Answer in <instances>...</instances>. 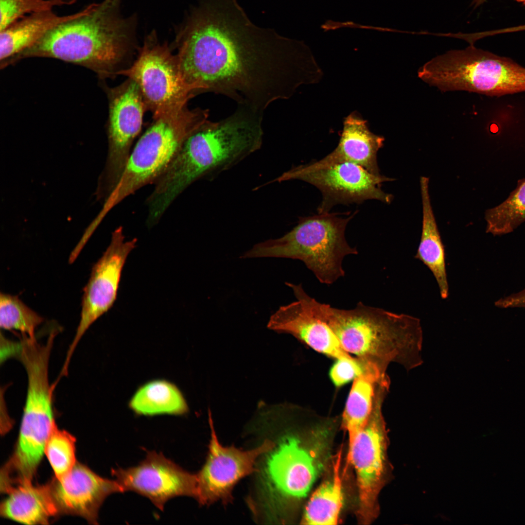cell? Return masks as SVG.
Listing matches in <instances>:
<instances>
[{
  "mask_svg": "<svg viewBox=\"0 0 525 525\" xmlns=\"http://www.w3.org/2000/svg\"><path fill=\"white\" fill-rule=\"evenodd\" d=\"M175 42L181 73L195 94H223L261 115L322 76L307 46L256 25L236 0H199Z\"/></svg>",
  "mask_w": 525,
  "mask_h": 525,
  "instance_id": "1",
  "label": "cell"
},
{
  "mask_svg": "<svg viewBox=\"0 0 525 525\" xmlns=\"http://www.w3.org/2000/svg\"><path fill=\"white\" fill-rule=\"evenodd\" d=\"M262 116L243 107L219 122L206 121L185 140L150 195L166 210L189 185L204 175L223 171L258 150L262 142Z\"/></svg>",
  "mask_w": 525,
  "mask_h": 525,
  "instance_id": "2",
  "label": "cell"
},
{
  "mask_svg": "<svg viewBox=\"0 0 525 525\" xmlns=\"http://www.w3.org/2000/svg\"><path fill=\"white\" fill-rule=\"evenodd\" d=\"M314 306L343 349L354 354L364 369L370 367L384 375L391 363L399 364L407 371L423 363L419 319L362 302L349 310L336 308L316 299Z\"/></svg>",
  "mask_w": 525,
  "mask_h": 525,
  "instance_id": "3",
  "label": "cell"
},
{
  "mask_svg": "<svg viewBox=\"0 0 525 525\" xmlns=\"http://www.w3.org/2000/svg\"><path fill=\"white\" fill-rule=\"evenodd\" d=\"M122 0H103L89 12L47 32L16 59L46 57L79 64L101 76L117 74L134 44L135 20L121 16Z\"/></svg>",
  "mask_w": 525,
  "mask_h": 525,
  "instance_id": "4",
  "label": "cell"
},
{
  "mask_svg": "<svg viewBox=\"0 0 525 525\" xmlns=\"http://www.w3.org/2000/svg\"><path fill=\"white\" fill-rule=\"evenodd\" d=\"M354 214L344 218L327 212L300 218L297 225L283 236L259 243L240 258L298 260L321 283L331 285L345 276L344 258L358 254L345 236L347 225Z\"/></svg>",
  "mask_w": 525,
  "mask_h": 525,
  "instance_id": "5",
  "label": "cell"
},
{
  "mask_svg": "<svg viewBox=\"0 0 525 525\" xmlns=\"http://www.w3.org/2000/svg\"><path fill=\"white\" fill-rule=\"evenodd\" d=\"M420 76L444 92L464 90L499 97L525 91V67L473 44L432 58L421 67Z\"/></svg>",
  "mask_w": 525,
  "mask_h": 525,
  "instance_id": "6",
  "label": "cell"
},
{
  "mask_svg": "<svg viewBox=\"0 0 525 525\" xmlns=\"http://www.w3.org/2000/svg\"><path fill=\"white\" fill-rule=\"evenodd\" d=\"M209 111L187 107L154 119L132 152L116 187L104 202L108 211L141 187L154 183L187 137L208 120Z\"/></svg>",
  "mask_w": 525,
  "mask_h": 525,
  "instance_id": "7",
  "label": "cell"
},
{
  "mask_svg": "<svg viewBox=\"0 0 525 525\" xmlns=\"http://www.w3.org/2000/svg\"><path fill=\"white\" fill-rule=\"evenodd\" d=\"M117 74L137 84L154 119L182 110L195 94L183 78L176 55L167 43H158L155 34L146 39L132 65Z\"/></svg>",
  "mask_w": 525,
  "mask_h": 525,
  "instance_id": "8",
  "label": "cell"
},
{
  "mask_svg": "<svg viewBox=\"0 0 525 525\" xmlns=\"http://www.w3.org/2000/svg\"><path fill=\"white\" fill-rule=\"evenodd\" d=\"M290 180H302L320 191L322 198L317 208L318 213L330 212L337 204H360L370 199L390 204L393 198L381 189L383 182L392 181L393 178L373 175L350 162L318 168L301 164L284 172L274 181L282 182Z\"/></svg>",
  "mask_w": 525,
  "mask_h": 525,
  "instance_id": "9",
  "label": "cell"
},
{
  "mask_svg": "<svg viewBox=\"0 0 525 525\" xmlns=\"http://www.w3.org/2000/svg\"><path fill=\"white\" fill-rule=\"evenodd\" d=\"M108 97V155L97 191L103 198L109 196L121 178L147 109L138 86L130 78L110 89Z\"/></svg>",
  "mask_w": 525,
  "mask_h": 525,
  "instance_id": "10",
  "label": "cell"
},
{
  "mask_svg": "<svg viewBox=\"0 0 525 525\" xmlns=\"http://www.w3.org/2000/svg\"><path fill=\"white\" fill-rule=\"evenodd\" d=\"M389 387L379 385L368 422L349 449L348 460L355 469L359 511L366 521L375 514L377 498L385 468L386 433L382 413L384 401Z\"/></svg>",
  "mask_w": 525,
  "mask_h": 525,
  "instance_id": "11",
  "label": "cell"
},
{
  "mask_svg": "<svg viewBox=\"0 0 525 525\" xmlns=\"http://www.w3.org/2000/svg\"><path fill=\"white\" fill-rule=\"evenodd\" d=\"M137 242L136 238L125 241L122 227L112 233L109 245L93 266L84 288L81 318L67 353L66 363H70L75 348L88 328L112 307L117 298L123 266Z\"/></svg>",
  "mask_w": 525,
  "mask_h": 525,
  "instance_id": "12",
  "label": "cell"
},
{
  "mask_svg": "<svg viewBox=\"0 0 525 525\" xmlns=\"http://www.w3.org/2000/svg\"><path fill=\"white\" fill-rule=\"evenodd\" d=\"M208 414L211 431L209 450L204 465L196 474V500L203 505L229 500L235 485L254 471L257 459L275 448V444L269 440L248 451L223 446L217 438L210 409Z\"/></svg>",
  "mask_w": 525,
  "mask_h": 525,
  "instance_id": "13",
  "label": "cell"
},
{
  "mask_svg": "<svg viewBox=\"0 0 525 525\" xmlns=\"http://www.w3.org/2000/svg\"><path fill=\"white\" fill-rule=\"evenodd\" d=\"M112 474L123 492L134 491L148 498L158 509L178 496H197L196 474H192L156 451H149L138 465L113 469Z\"/></svg>",
  "mask_w": 525,
  "mask_h": 525,
  "instance_id": "14",
  "label": "cell"
},
{
  "mask_svg": "<svg viewBox=\"0 0 525 525\" xmlns=\"http://www.w3.org/2000/svg\"><path fill=\"white\" fill-rule=\"evenodd\" d=\"M297 300L280 306L270 317L267 327L279 333H288L330 357L359 363L343 349L333 332L319 316L301 284L286 282Z\"/></svg>",
  "mask_w": 525,
  "mask_h": 525,
  "instance_id": "15",
  "label": "cell"
},
{
  "mask_svg": "<svg viewBox=\"0 0 525 525\" xmlns=\"http://www.w3.org/2000/svg\"><path fill=\"white\" fill-rule=\"evenodd\" d=\"M49 483L59 514L78 515L91 524H97L99 509L107 496L123 492L115 479L102 477L78 462Z\"/></svg>",
  "mask_w": 525,
  "mask_h": 525,
  "instance_id": "16",
  "label": "cell"
},
{
  "mask_svg": "<svg viewBox=\"0 0 525 525\" xmlns=\"http://www.w3.org/2000/svg\"><path fill=\"white\" fill-rule=\"evenodd\" d=\"M266 472L276 491L295 498L306 495L317 474L311 454L291 436L284 438L269 456Z\"/></svg>",
  "mask_w": 525,
  "mask_h": 525,
  "instance_id": "17",
  "label": "cell"
},
{
  "mask_svg": "<svg viewBox=\"0 0 525 525\" xmlns=\"http://www.w3.org/2000/svg\"><path fill=\"white\" fill-rule=\"evenodd\" d=\"M384 140L383 137L370 131L367 121L359 113L353 112L344 119L340 138L334 150L323 158L308 164L318 168L350 162L379 175L377 153L383 146Z\"/></svg>",
  "mask_w": 525,
  "mask_h": 525,
  "instance_id": "18",
  "label": "cell"
},
{
  "mask_svg": "<svg viewBox=\"0 0 525 525\" xmlns=\"http://www.w3.org/2000/svg\"><path fill=\"white\" fill-rule=\"evenodd\" d=\"M92 3L74 13L59 16L52 10L35 12L14 22L0 31V59L1 63L13 59L29 49L47 32L67 20L90 11Z\"/></svg>",
  "mask_w": 525,
  "mask_h": 525,
  "instance_id": "19",
  "label": "cell"
},
{
  "mask_svg": "<svg viewBox=\"0 0 525 525\" xmlns=\"http://www.w3.org/2000/svg\"><path fill=\"white\" fill-rule=\"evenodd\" d=\"M0 505L4 518L26 525L48 524L59 514L50 483L34 486L32 482L15 486L7 492Z\"/></svg>",
  "mask_w": 525,
  "mask_h": 525,
  "instance_id": "20",
  "label": "cell"
},
{
  "mask_svg": "<svg viewBox=\"0 0 525 525\" xmlns=\"http://www.w3.org/2000/svg\"><path fill=\"white\" fill-rule=\"evenodd\" d=\"M422 203V225L421 239L415 258L421 261L433 274L438 286L441 297L448 296L449 286L445 266L443 244L431 204L429 178H420Z\"/></svg>",
  "mask_w": 525,
  "mask_h": 525,
  "instance_id": "21",
  "label": "cell"
},
{
  "mask_svg": "<svg viewBox=\"0 0 525 525\" xmlns=\"http://www.w3.org/2000/svg\"><path fill=\"white\" fill-rule=\"evenodd\" d=\"M128 405L129 409L139 416H181L189 410L180 389L173 383L165 379L151 380L140 386Z\"/></svg>",
  "mask_w": 525,
  "mask_h": 525,
  "instance_id": "22",
  "label": "cell"
},
{
  "mask_svg": "<svg viewBox=\"0 0 525 525\" xmlns=\"http://www.w3.org/2000/svg\"><path fill=\"white\" fill-rule=\"evenodd\" d=\"M386 376L369 368L364 370L354 379L342 417L343 425L348 433L349 449L368 422L377 384Z\"/></svg>",
  "mask_w": 525,
  "mask_h": 525,
  "instance_id": "23",
  "label": "cell"
},
{
  "mask_svg": "<svg viewBox=\"0 0 525 525\" xmlns=\"http://www.w3.org/2000/svg\"><path fill=\"white\" fill-rule=\"evenodd\" d=\"M341 452L333 466L332 477L313 493L304 511L302 523L306 525H336L343 503L340 474Z\"/></svg>",
  "mask_w": 525,
  "mask_h": 525,
  "instance_id": "24",
  "label": "cell"
},
{
  "mask_svg": "<svg viewBox=\"0 0 525 525\" xmlns=\"http://www.w3.org/2000/svg\"><path fill=\"white\" fill-rule=\"evenodd\" d=\"M486 232L494 236L513 232L525 222V178L518 181L509 196L497 206L486 210Z\"/></svg>",
  "mask_w": 525,
  "mask_h": 525,
  "instance_id": "25",
  "label": "cell"
},
{
  "mask_svg": "<svg viewBox=\"0 0 525 525\" xmlns=\"http://www.w3.org/2000/svg\"><path fill=\"white\" fill-rule=\"evenodd\" d=\"M44 319L17 296L0 293V326L19 331L22 336L35 338V331Z\"/></svg>",
  "mask_w": 525,
  "mask_h": 525,
  "instance_id": "26",
  "label": "cell"
},
{
  "mask_svg": "<svg viewBox=\"0 0 525 525\" xmlns=\"http://www.w3.org/2000/svg\"><path fill=\"white\" fill-rule=\"evenodd\" d=\"M75 438L66 431L59 429L55 422L46 444L45 454L55 478H61L75 465Z\"/></svg>",
  "mask_w": 525,
  "mask_h": 525,
  "instance_id": "27",
  "label": "cell"
},
{
  "mask_svg": "<svg viewBox=\"0 0 525 525\" xmlns=\"http://www.w3.org/2000/svg\"><path fill=\"white\" fill-rule=\"evenodd\" d=\"M77 0H0V31L32 13L70 5Z\"/></svg>",
  "mask_w": 525,
  "mask_h": 525,
  "instance_id": "28",
  "label": "cell"
},
{
  "mask_svg": "<svg viewBox=\"0 0 525 525\" xmlns=\"http://www.w3.org/2000/svg\"><path fill=\"white\" fill-rule=\"evenodd\" d=\"M364 371L359 363L346 359H337L331 367L329 376L331 381L337 387L348 383Z\"/></svg>",
  "mask_w": 525,
  "mask_h": 525,
  "instance_id": "29",
  "label": "cell"
},
{
  "mask_svg": "<svg viewBox=\"0 0 525 525\" xmlns=\"http://www.w3.org/2000/svg\"><path fill=\"white\" fill-rule=\"evenodd\" d=\"M487 0H471V6L476 8L482 5Z\"/></svg>",
  "mask_w": 525,
  "mask_h": 525,
  "instance_id": "30",
  "label": "cell"
},
{
  "mask_svg": "<svg viewBox=\"0 0 525 525\" xmlns=\"http://www.w3.org/2000/svg\"><path fill=\"white\" fill-rule=\"evenodd\" d=\"M517 2L525 6V0H515Z\"/></svg>",
  "mask_w": 525,
  "mask_h": 525,
  "instance_id": "31",
  "label": "cell"
}]
</instances>
